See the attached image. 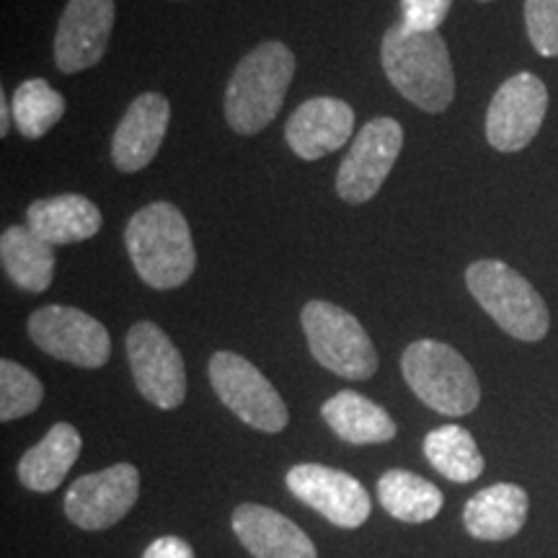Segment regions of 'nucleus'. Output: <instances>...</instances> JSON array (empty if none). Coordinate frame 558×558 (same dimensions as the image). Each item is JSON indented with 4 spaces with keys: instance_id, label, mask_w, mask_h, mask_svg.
<instances>
[{
    "instance_id": "26",
    "label": "nucleus",
    "mask_w": 558,
    "mask_h": 558,
    "mask_svg": "<svg viewBox=\"0 0 558 558\" xmlns=\"http://www.w3.org/2000/svg\"><path fill=\"white\" fill-rule=\"evenodd\" d=\"M41 399H45V386L37 375L13 360L0 362V418L5 424L34 414Z\"/></svg>"
},
{
    "instance_id": "1",
    "label": "nucleus",
    "mask_w": 558,
    "mask_h": 558,
    "mask_svg": "<svg viewBox=\"0 0 558 558\" xmlns=\"http://www.w3.org/2000/svg\"><path fill=\"white\" fill-rule=\"evenodd\" d=\"M383 70L403 99L439 114L456 99V73L450 52L437 32H411L393 24L383 37Z\"/></svg>"
},
{
    "instance_id": "7",
    "label": "nucleus",
    "mask_w": 558,
    "mask_h": 558,
    "mask_svg": "<svg viewBox=\"0 0 558 558\" xmlns=\"http://www.w3.org/2000/svg\"><path fill=\"white\" fill-rule=\"evenodd\" d=\"M209 383L218 399L248 427L277 435L288 427L290 411L277 388L256 365L235 352H215L209 357Z\"/></svg>"
},
{
    "instance_id": "23",
    "label": "nucleus",
    "mask_w": 558,
    "mask_h": 558,
    "mask_svg": "<svg viewBox=\"0 0 558 558\" xmlns=\"http://www.w3.org/2000/svg\"><path fill=\"white\" fill-rule=\"evenodd\" d=\"M378 499L393 520L418 525L435 520L442 509V492L418 473L390 469L378 478Z\"/></svg>"
},
{
    "instance_id": "29",
    "label": "nucleus",
    "mask_w": 558,
    "mask_h": 558,
    "mask_svg": "<svg viewBox=\"0 0 558 558\" xmlns=\"http://www.w3.org/2000/svg\"><path fill=\"white\" fill-rule=\"evenodd\" d=\"M143 558H194V548L184 538L163 535V538H156L145 548Z\"/></svg>"
},
{
    "instance_id": "3",
    "label": "nucleus",
    "mask_w": 558,
    "mask_h": 558,
    "mask_svg": "<svg viewBox=\"0 0 558 558\" xmlns=\"http://www.w3.org/2000/svg\"><path fill=\"white\" fill-rule=\"evenodd\" d=\"M295 54L282 41H264L239 62L226 90V120L239 135L262 132L282 109Z\"/></svg>"
},
{
    "instance_id": "2",
    "label": "nucleus",
    "mask_w": 558,
    "mask_h": 558,
    "mask_svg": "<svg viewBox=\"0 0 558 558\" xmlns=\"http://www.w3.org/2000/svg\"><path fill=\"white\" fill-rule=\"evenodd\" d=\"M124 243L140 279L153 290L181 288L197 267L190 222L171 202H153L135 213Z\"/></svg>"
},
{
    "instance_id": "28",
    "label": "nucleus",
    "mask_w": 558,
    "mask_h": 558,
    "mask_svg": "<svg viewBox=\"0 0 558 558\" xmlns=\"http://www.w3.org/2000/svg\"><path fill=\"white\" fill-rule=\"evenodd\" d=\"M450 5L452 0H401V24L411 32H437Z\"/></svg>"
},
{
    "instance_id": "12",
    "label": "nucleus",
    "mask_w": 558,
    "mask_h": 558,
    "mask_svg": "<svg viewBox=\"0 0 558 558\" xmlns=\"http://www.w3.org/2000/svg\"><path fill=\"white\" fill-rule=\"evenodd\" d=\"M401 148L403 128L399 122L390 117L367 122L339 166V197L347 199L349 205H365L373 199L399 160Z\"/></svg>"
},
{
    "instance_id": "21",
    "label": "nucleus",
    "mask_w": 558,
    "mask_h": 558,
    "mask_svg": "<svg viewBox=\"0 0 558 558\" xmlns=\"http://www.w3.org/2000/svg\"><path fill=\"white\" fill-rule=\"evenodd\" d=\"M320 416L349 445H383L399 432L388 411L357 390H339L320 407Z\"/></svg>"
},
{
    "instance_id": "15",
    "label": "nucleus",
    "mask_w": 558,
    "mask_h": 558,
    "mask_svg": "<svg viewBox=\"0 0 558 558\" xmlns=\"http://www.w3.org/2000/svg\"><path fill=\"white\" fill-rule=\"evenodd\" d=\"M171 122V104L160 94H140L111 137V158L124 173L143 171L156 158Z\"/></svg>"
},
{
    "instance_id": "13",
    "label": "nucleus",
    "mask_w": 558,
    "mask_h": 558,
    "mask_svg": "<svg viewBox=\"0 0 558 558\" xmlns=\"http://www.w3.org/2000/svg\"><path fill=\"white\" fill-rule=\"evenodd\" d=\"M140 497V471L132 463L109 465L73 481L65 494V514L81 530L114 527Z\"/></svg>"
},
{
    "instance_id": "4",
    "label": "nucleus",
    "mask_w": 558,
    "mask_h": 558,
    "mask_svg": "<svg viewBox=\"0 0 558 558\" xmlns=\"http://www.w3.org/2000/svg\"><path fill=\"white\" fill-rule=\"evenodd\" d=\"M401 373L416 399L437 414L465 416L481 401V383L469 360L445 341L418 339L409 344Z\"/></svg>"
},
{
    "instance_id": "27",
    "label": "nucleus",
    "mask_w": 558,
    "mask_h": 558,
    "mask_svg": "<svg viewBox=\"0 0 558 558\" xmlns=\"http://www.w3.org/2000/svg\"><path fill=\"white\" fill-rule=\"evenodd\" d=\"M527 37L543 58H558V0H525Z\"/></svg>"
},
{
    "instance_id": "19",
    "label": "nucleus",
    "mask_w": 558,
    "mask_h": 558,
    "mask_svg": "<svg viewBox=\"0 0 558 558\" xmlns=\"http://www.w3.org/2000/svg\"><path fill=\"white\" fill-rule=\"evenodd\" d=\"M26 226L52 246L94 239L101 228V209L81 194L37 199L26 209Z\"/></svg>"
},
{
    "instance_id": "17",
    "label": "nucleus",
    "mask_w": 558,
    "mask_h": 558,
    "mask_svg": "<svg viewBox=\"0 0 558 558\" xmlns=\"http://www.w3.org/2000/svg\"><path fill=\"white\" fill-rule=\"evenodd\" d=\"M241 546L254 558H318V550L295 522L264 505H239L230 518Z\"/></svg>"
},
{
    "instance_id": "31",
    "label": "nucleus",
    "mask_w": 558,
    "mask_h": 558,
    "mask_svg": "<svg viewBox=\"0 0 558 558\" xmlns=\"http://www.w3.org/2000/svg\"><path fill=\"white\" fill-rule=\"evenodd\" d=\"M481 3H488V0H481Z\"/></svg>"
},
{
    "instance_id": "20",
    "label": "nucleus",
    "mask_w": 558,
    "mask_h": 558,
    "mask_svg": "<svg viewBox=\"0 0 558 558\" xmlns=\"http://www.w3.org/2000/svg\"><path fill=\"white\" fill-rule=\"evenodd\" d=\"M83 439L73 424L60 422L19 460V481L29 492L50 494L58 488L81 456Z\"/></svg>"
},
{
    "instance_id": "10",
    "label": "nucleus",
    "mask_w": 558,
    "mask_h": 558,
    "mask_svg": "<svg viewBox=\"0 0 558 558\" xmlns=\"http://www.w3.org/2000/svg\"><path fill=\"white\" fill-rule=\"evenodd\" d=\"M548 111V88L538 75L518 73L494 94L486 111V140L499 153H518L533 143Z\"/></svg>"
},
{
    "instance_id": "11",
    "label": "nucleus",
    "mask_w": 558,
    "mask_h": 558,
    "mask_svg": "<svg viewBox=\"0 0 558 558\" xmlns=\"http://www.w3.org/2000/svg\"><path fill=\"white\" fill-rule=\"evenodd\" d=\"M284 484H288L292 497H298L337 527L357 530L365 525L369 512H373L367 488L354 476L339 469H329V465H292L284 476Z\"/></svg>"
},
{
    "instance_id": "9",
    "label": "nucleus",
    "mask_w": 558,
    "mask_h": 558,
    "mask_svg": "<svg viewBox=\"0 0 558 558\" xmlns=\"http://www.w3.org/2000/svg\"><path fill=\"white\" fill-rule=\"evenodd\" d=\"M29 337L41 352L75 367H104L111 354L109 331L101 320L70 305H45L34 311Z\"/></svg>"
},
{
    "instance_id": "25",
    "label": "nucleus",
    "mask_w": 558,
    "mask_h": 558,
    "mask_svg": "<svg viewBox=\"0 0 558 558\" xmlns=\"http://www.w3.org/2000/svg\"><path fill=\"white\" fill-rule=\"evenodd\" d=\"M65 114V99L41 78L24 81L13 94V122L29 140H39Z\"/></svg>"
},
{
    "instance_id": "16",
    "label": "nucleus",
    "mask_w": 558,
    "mask_h": 558,
    "mask_svg": "<svg viewBox=\"0 0 558 558\" xmlns=\"http://www.w3.org/2000/svg\"><path fill=\"white\" fill-rule=\"evenodd\" d=\"M354 132V109L347 101L318 96L292 111L284 137L295 156L318 160L339 150Z\"/></svg>"
},
{
    "instance_id": "18",
    "label": "nucleus",
    "mask_w": 558,
    "mask_h": 558,
    "mask_svg": "<svg viewBox=\"0 0 558 558\" xmlns=\"http://www.w3.org/2000/svg\"><path fill=\"white\" fill-rule=\"evenodd\" d=\"M530 512L527 492L518 484L481 488L465 501L463 525L476 541H509L525 527Z\"/></svg>"
},
{
    "instance_id": "14",
    "label": "nucleus",
    "mask_w": 558,
    "mask_h": 558,
    "mask_svg": "<svg viewBox=\"0 0 558 558\" xmlns=\"http://www.w3.org/2000/svg\"><path fill=\"white\" fill-rule=\"evenodd\" d=\"M114 16V0H70L54 34V62L62 73H81L104 58Z\"/></svg>"
},
{
    "instance_id": "8",
    "label": "nucleus",
    "mask_w": 558,
    "mask_h": 558,
    "mask_svg": "<svg viewBox=\"0 0 558 558\" xmlns=\"http://www.w3.org/2000/svg\"><path fill=\"white\" fill-rule=\"evenodd\" d=\"M128 360L132 378L145 401L171 411L186 399V367L169 333L150 320H140L128 331Z\"/></svg>"
},
{
    "instance_id": "30",
    "label": "nucleus",
    "mask_w": 558,
    "mask_h": 558,
    "mask_svg": "<svg viewBox=\"0 0 558 558\" xmlns=\"http://www.w3.org/2000/svg\"><path fill=\"white\" fill-rule=\"evenodd\" d=\"M3 99H0V135H9V99H5V94H0Z\"/></svg>"
},
{
    "instance_id": "5",
    "label": "nucleus",
    "mask_w": 558,
    "mask_h": 558,
    "mask_svg": "<svg viewBox=\"0 0 558 558\" xmlns=\"http://www.w3.org/2000/svg\"><path fill=\"white\" fill-rule=\"evenodd\" d=\"M471 295L501 331L520 341H541L550 329V313L541 292L499 259L473 262L465 271Z\"/></svg>"
},
{
    "instance_id": "24",
    "label": "nucleus",
    "mask_w": 558,
    "mask_h": 558,
    "mask_svg": "<svg viewBox=\"0 0 558 558\" xmlns=\"http://www.w3.org/2000/svg\"><path fill=\"white\" fill-rule=\"evenodd\" d=\"M424 458L437 473L456 484H471L484 473V456H481L476 439L465 427L445 424L432 429L424 437Z\"/></svg>"
},
{
    "instance_id": "22",
    "label": "nucleus",
    "mask_w": 558,
    "mask_h": 558,
    "mask_svg": "<svg viewBox=\"0 0 558 558\" xmlns=\"http://www.w3.org/2000/svg\"><path fill=\"white\" fill-rule=\"evenodd\" d=\"M0 259L5 275L24 292H45L54 277V246L29 226H11L0 235Z\"/></svg>"
},
{
    "instance_id": "6",
    "label": "nucleus",
    "mask_w": 558,
    "mask_h": 558,
    "mask_svg": "<svg viewBox=\"0 0 558 558\" xmlns=\"http://www.w3.org/2000/svg\"><path fill=\"white\" fill-rule=\"evenodd\" d=\"M300 320L313 360L320 367L347 380L373 378L378 369V352L352 313L329 300H311L300 313Z\"/></svg>"
}]
</instances>
